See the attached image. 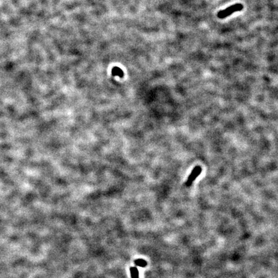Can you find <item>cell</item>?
Masks as SVG:
<instances>
[{
	"mask_svg": "<svg viewBox=\"0 0 278 278\" xmlns=\"http://www.w3.org/2000/svg\"><path fill=\"white\" fill-rule=\"evenodd\" d=\"M130 272L131 278H139V270L135 266H131V267H130Z\"/></svg>",
	"mask_w": 278,
	"mask_h": 278,
	"instance_id": "277c9868",
	"label": "cell"
},
{
	"mask_svg": "<svg viewBox=\"0 0 278 278\" xmlns=\"http://www.w3.org/2000/svg\"><path fill=\"white\" fill-rule=\"evenodd\" d=\"M112 73L113 76H119L120 77H124V72L122 71L120 68L117 67V66H115L112 70Z\"/></svg>",
	"mask_w": 278,
	"mask_h": 278,
	"instance_id": "3957f363",
	"label": "cell"
},
{
	"mask_svg": "<svg viewBox=\"0 0 278 278\" xmlns=\"http://www.w3.org/2000/svg\"><path fill=\"white\" fill-rule=\"evenodd\" d=\"M243 8V5L241 3L235 4L232 5L223 10H221L218 13V18L220 19H224L230 14L235 13L236 12H239Z\"/></svg>",
	"mask_w": 278,
	"mask_h": 278,
	"instance_id": "6da1fadb",
	"label": "cell"
},
{
	"mask_svg": "<svg viewBox=\"0 0 278 278\" xmlns=\"http://www.w3.org/2000/svg\"><path fill=\"white\" fill-rule=\"evenodd\" d=\"M134 263L137 266H140V267H145V266H147V264H148L147 261L143 259H137V260H135Z\"/></svg>",
	"mask_w": 278,
	"mask_h": 278,
	"instance_id": "5b68a950",
	"label": "cell"
},
{
	"mask_svg": "<svg viewBox=\"0 0 278 278\" xmlns=\"http://www.w3.org/2000/svg\"><path fill=\"white\" fill-rule=\"evenodd\" d=\"M202 168H201V166L200 165L195 166L192 170L191 173L190 174V175H189L187 181L185 183V185L187 187H190L195 182V180L198 177V176L200 174V173H202Z\"/></svg>",
	"mask_w": 278,
	"mask_h": 278,
	"instance_id": "7a4b0ae2",
	"label": "cell"
}]
</instances>
